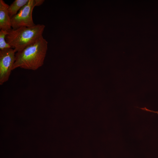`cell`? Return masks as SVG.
Listing matches in <instances>:
<instances>
[{"label": "cell", "mask_w": 158, "mask_h": 158, "mask_svg": "<svg viewBox=\"0 0 158 158\" xmlns=\"http://www.w3.org/2000/svg\"><path fill=\"white\" fill-rule=\"evenodd\" d=\"M8 32L6 31L1 30L0 31V49L3 50L8 49L12 48L8 43L5 39L6 37Z\"/></svg>", "instance_id": "cell-7"}, {"label": "cell", "mask_w": 158, "mask_h": 158, "mask_svg": "<svg viewBox=\"0 0 158 158\" xmlns=\"http://www.w3.org/2000/svg\"><path fill=\"white\" fill-rule=\"evenodd\" d=\"M36 6H38L42 5L44 1V0H35Z\"/></svg>", "instance_id": "cell-8"}, {"label": "cell", "mask_w": 158, "mask_h": 158, "mask_svg": "<svg viewBox=\"0 0 158 158\" xmlns=\"http://www.w3.org/2000/svg\"><path fill=\"white\" fill-rule=\"evenodd\" d=\"M36 6L35 0H29L28 3L11 18L12 29L15 30L21 27H30L35 25L33 20L32 12Z\"/></svg>", "instance_id": "cell-3"}, {"label": "cell", "mask_w": 158, "mask_h": 158, "mask_svg": "<svg viewBox=\"0 0 158 158\" xmlns=\"http://www.w3.org/2000/svg\"><path fill=\"white\" fill-rule=\"evenodd\" d=\"M45 26L37 24L30 27L12 29L6 37V40L15 52L20 51L42 36Z\"/></svg>", "instance_id": "cell-2"}, {"label": "cell", "mask_w": 158, "mask_h": 158, "mask_svg": "<svg viewBox=\"0 0 158 158\" xmlns=\"http://www.w3.org/2000/svg\"><path fill=\"white\" fill-rule=\"evenodd\" d=\"M29 0H15L10 5L8 8L9 16L11 18L15 15L19 10L26 4Z\"/></svg>", "instance_id": "cell-6"}, {"label": "cell", "mask_w": 158, "mask_h": 158, "mask_svg": "<svg viewBox=\"0 0 158 158\" xmlns=\"http://www.w3.org/2000/svg\"><path fill=\"white\" fill-rule=\"evenodd\" d=\"M9 7L3 0H0V29L8 32L12 29L8 13Z\"/></svg>", "instance_id": "cell-5"}, {"label": "cell", "mask_w": 158, "mask_h": 158, "mask_svg": "<svg viewBox=\"0 0 158 158\" xmlns=\"http://www.w3.org/2000/svg\"><path fill=\"white\" fill-rule=\"evenodd\" d=\"M16 52L12 48L0 50V84L9 79L15 60Z\"/></svg>", "instance_id": "cell-4"}, {"label": "cell", "mask_w": 158, "mask_h": 158, "mask_svg": "<svg viewBox=\"0 0 158 158\" xmlns=\"http://www.w3.org/2000/svg\"><path fill=\"white\" fill-rule=\"evenodd\" d=\"M48 42L42 36L23 50L16 53L12 70L20 68L36 70L44 64Z\"/></svg>", "instance_id": "cell-1"}]
</instances>
